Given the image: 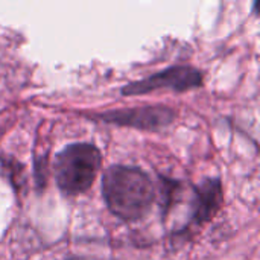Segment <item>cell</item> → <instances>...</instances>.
I'll return each mask as SVG.
<instances>
[{"mask_svg": "<svg viewBox=\"0 0 260 260\" xmlns=\"http://www.w3.org/2000/svg\"><path fill=\"white\" fill-rule=\"evenodd\" d=\"M102 195L113 215L134 222L149 212L155 200V189L142 169L116 165L104 174Z\"/></svg>", "mask_w": 260, "mask_h": 260, "instance_id": "obj_1", "label": "cell"}, {"mask_svg": "<svg viewBox=\"0 0 260 260\" xmlns=\"http://www.w3.org/2000/svg\"><path fill=\"white\" fill-rule=\"evenodd\" d=\"M102 157L90 143H75L64 148L53 163V175L59 190L73 197L90 189L101 171Z\"/></svg>", "mask_w": 260, "mask_h": 260, "instance_id": "obj_2", "label": "cell"}, {"mask_svg": "<svg viewBox=\"0 0 260 260\" xmlns=\"http://www.w3.org/2000/svg\"><path fill=\"white\" fill-rule=\"evenodd\" d=\"M203 85V73L190 66H174L155 75H151L142 81L131 82L122 88V94H145L155 90H174L186 91Z\"/></svg>", "mask_w": 260, "mask_h": 260, "instance_id": "obj_3", "label": "cell"}, {"mask_svg": "<svg viewBox=\"0 0 260 260\" xmlns=\"http://www.w3.org/2000/svg\"><path fill=\"white\" fill-rule=\"evenodd\" d=\"M175 111L169 107L152 105L128 110H114L99 114L98 117L107 123L131 126L145 131H157L171 125L175 119Z\"/></svg>", "mask_w": 260, "mask_h": 260, "instance_id": "obj_4", "label": "cell"}, {"mask_svg": "<svg viewBox=\"0 0 260 260\" xmlns=\"http://www.w3.org/2000/svg\"><path fill=\"white\" fill-rule=\"evenodd\" d=\"M193 200V222L204 224L210 221L222 204V186L218 178H207L195 187Z\"/></svg>", "mask_w": 260, "mask_h": 260, "instance_id": "obj_5", "label": "cell"}]
</instances>
